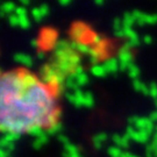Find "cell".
I'll use <instances>...</instances> for the list:
<instances>
[{"label": "cell", "instance_id": "cell-1", "mask_svg": "<svg viewBox=\"0 0 157 157\" xmlns=\"http://www.w3.org/2000/svg\"><path fill=\"white\" fill-rule=\"evenodd\" d=\"M58 117L56 94L34 73L23 69L1 73L0 130L4 134L49 128Z\"/></svg>", "mask_w": 157, "mask_h": 157}, {"label": "cell", "instance_id": "cell-2", "mask_svg": "<svg viewBox=\"0 0 157 157\" xmlns=\"http://www.w3.org/2000/svg\"><path fill=\"white\" fill-rule=\"evenodd\" d=\"M40 79L44 84L48 85L55 93V90L58 86L64 85V82H65L67 77L62 72H59L56 67L50 63V64H45V65L41 67V70H40Z\"/></svg>", "mask_w": 157, "mask_h": 157}, {"label": "cell", "instance_id": "cell-3", "mask_svg": "<svg viewBox=\"0 0 157 157\" xmlns=\"http://www.w3.org/2000/svg\"><path fill=\"white\" fill-rule=\"evenodd\" d=\"M52 56H54L52 59H62V61H67V62L72 63L76 67L79 65V55L77 54V51L71 50V49H67V50L54 49Z\"/></svg>", "mask_w": 157, "mask_h": 157}, {"label": "cell", "instance_id": "cell-4", "mask_svg": "<svg viewBox=\"0 0 157 157\" xmlns=\"http://www.w3.org/2000/svg\"><path fill=\"white\" fill-rule=\"evenodd\" d=\"M126 135H128L130 137V140H134L136 142H141V143H147L149 140L150 134L147 130H140L136 129L135 127L129 124L128 127L126 128Z\"/></svg>", "mask_w": 157, "mask_h": 157}, {"label": "cell", "instance_id": "cell-5", "mask_svg": "<svg viewBox=\"0 0 157 157\" xmlns=\"http://www.w3.org/2000/svg\"><path fill=\"white\" fill-rule=\"evenodd\" d=\"M89 33H90L89 27L82 22L75 23L71 27V30H70V35H71L72 40L73 41H78V42H82V40L85 39Z\"/></svg>", "mask_w": 157, "mask_h": 157}, {"label": "cell", "instance_id": "cell-6", "mask_svg": "<svg viewBox=\"0 0 157 157\" xmlns=\"http://www.w3.org/2000/svg\"><path fill=\"white\" fill-rule=\"evenodd\" d=\"M135 128L136 129H140V130H147L149 134L151 135L154 134V129L156 128L154 126V122H152L150 118H144V117H137L136 121H135Z\"/></svg>", "mask_w": 157, "mask_h": 157}, {"label": "cell", "instance_id": "cell-7", "mask_svg": "<svg viewBox=\"0 0 157 157\" xmlns=\"http://www.w3.org/2000/svg\"><path fill=\"white\" fill-rule=\"evenodd\" d=\"M102 65L106 69L107 72L114 73L119 69V59L115 57H108L104 61Z\"/></svg>", "mask_w": 157, "mask_h": 157}, {"label": "cell", "instance_id": "cell-8", "mask_svg": "<svg viewBox=\"0 0 157 157\" xmlns=\"http://www.w3.org/2000/svg\"><path fill=\"white\" fill-rule=\"evenodd\" d=\"M118 59L119 62H124L128 63V64L133 62V55L130 52V49H127L126 47H122L118 51Z\"/></svg>", "mask_w": 157, "mask_h": 157}, {"label": "cell", "instance_id": "cell-9", "mask_svg": "<svg viewBox=\"0 0 157 157\" xmlns=\"http://www.w3.org/2000/svg\"><path fill=\"white\" fill-rule=\"evenodd\" d=\"M14 61L17 63H21L23 65H26V67H30L33 65V59H32V57L28 56V55H26V54H23V52H17V54H14Z\"/></svg>", "mask_w": 157, "mask_h": 157}, {"label": "cell", "instance_id": "cell-10", "mask_svg": "<svg viewBox=\"0 0 157 157\" xmlns=\"http://www.w3.org/2000/svg\"><path fill=\"white\" fill-rule=\"evenodd\" d=\"M133 87H134L137 92H141V93H143L144 95L150 94V89H149V86H147L144 83H142L139 79H134V80H133Z\"/></svg>", "mask_w": 157, "mask_h": 157}, {"label": "cell", "instance_id": "cell-11", "mask_svg": "<svg viewBox=\"0 0 157 157\" xmlns=\"http://www.w3.org/2000/svg\"><path fill=\"white\" fill-rule=\"evenodd\" d=\"M91 73L97 77H104V76H106L107 71L102 64H94L91 67Z\"/></svg>", "mask_w": 157, "mask_h": 157}, {"label": "cell", "instance_id": "cell-12", "mask_svg": "<svg viewBox=\"0 0 157 157\" xmlns=\"http://www.w3.org/2000/svg\"><path fill=\"white\" fill-rule=\"evenodd\" d=\"M133 12H124V17H122V22H124V27H132V25L135 22Z\"/></svg>", "mask_w": 157, "mask_h": 157}, {"label": "cell", "instance_id": "cell-13", "mask_svg": "<svg viewBox=\"0 0 157 157\" xmlns=\"http://www.w3.org/2000/svg\"><path fill=\"white\" fill-rule=\"evenodd\" d=\"M55 49H62V50L71 49V41H67L65 39L57 40L56 42H55Z\"/></svg>", "mask_w": 157, "mask_h": 157}, {"label": "cell", "instance_id": "cell-14", "mask_svg": "<svg viewBox=\"0 0 157 157\" xmlns=\"http://www.w3.org/2000/svg\"><path fill=\"white\" fill-rule=\"evenodd\" d=\"M64 85H65V87H67V89H69V90H72V92H73V91H76L77 89H79V85H78V83H77V80H76L75 78L69 77V76H67V79H65Z\"/></svg>", "mask_w": 157, "mask_h": 157}, {"label": "cell", "instance_id": "cell-15", "mask_svg": "<svg viewBox=\"0 0 157 157\" xmlns=\"http://www.w3.org/2000/svg\"><path fill=\"white\" fill-rule=\"evenodd\" d=\"M128 76L130 77V78L133 79H137V77H139V75H140V70H139V67L135 65L134 63H129L128 65Z\"/></svg>", "mask_w": 157, "mask_h": 157}, {"label": "cell", "instance_id": "cell-16", "mask_svg": "<svg viewBox=\"0 0 157 157\" xmlns=\"http://www.w3.org/2000/svg\"><path fill=\"white\" fill-rule=\"evenodd\" d=\"M107 152H108V155L111 157H121L122 155V150H121V148L120 147H117V146H111L108 147V149H107Z\"/></svg>", "mask_w": 157, "mask_h": 157}, {"label": "cell", "instance_id": "cell-17", "mask_svg": "<svg viewBox=\"0 0 157 157\" xmlns=\"http://www.w3.org/2000/svg\"><path fill=\"white\" fill-rule=\"evenodd\" d=\"M89 55H90V61H91V62L93 63V64H97V61L99 59L101 52H100V50H99L98 48H94V47H93V48H91Z\"/></svg>", "mask_w": 157, "mask_h": 157}, {"label": "cell", "instance_id": "cell-18", "mask_svg": "<svg viewBox=\"0 0 157 157\" xmlns=\"http://www.w3.org/2000/svg\"><path fill=\"white\" fill-rule=\"evenodd\" d=\"M15 8H17V6L14 5V2H12V1H6L4 2L1 7H0V11L4 12V13H10L12 11H15Z\"/></svg>", "mask_w": 157, "mask_h": 157}, {"label": "cell", "instance_id": "cell-19", "mask_svg": "<svg viewBox=\"0 0 157 157\" xmlns=\"http://www.w3.org/2000/svg\"><path fill=\"white\" fill-rule=\"evenodd\" d=\"M124 35H126V37H128V40H137L139 39L137 33H136L132 27H124Z\"/></svg>", "mask_w": 157, "mask_h": 157}, {"label": "cell", "instance_id": "cell-20", "mask_svg": "<svg viewBox=\"0 0 157 157\" xmlns=\"http://www.w3.org/2000/svg\"><path fill=\"white\" fill-rule=\"evenodd\" d=\"M94 105V98L91 93L90 91H86L85 92V98H84V106L91 107Z\"/></svg>", "mask_w": 157, "mask_h": 157}, {"label": "cell", "instance_id": "cell-21", "mask_svg": "<svg viewBox=\"0 0 157 157\" xmlns=\"http://www.w3.org/2000/svg\"><path fill=\"white\" fill-rule=\"evenodd\" d=\"M144 14L146 13H143V12H141L140 10H134L133 11V15H134L135 20L139 22V25H143L144 22Z\"/></svg>", "mask_w": 157, "mask_h": 157}, {"label": "cell", "instance_id": "cell-22", "mask_svg": "<svg viewBox=\"0 0 157 157\" xmlns=\"http://www.w3.org/2000/svg\"><path fill=\"white\" fill-rule=\"evenodd\" d=\"M107 140V134L106 133H98L92 137V143H101Z\"/></svg>", "mask_w": 157, "mask_h": 157}, {"label": "cell", "instance_id": "cell-23", "mask_svg": "<svg viewBox=\"0 0 157 157\" xmlns=\"http://www.w3.org/2000/svg\"><path fill=\"white\" fill-rule=\"evenodd\" d=\"M20 135H21V134H19V133L11 132V133H6V134H4L2 139H5L7 142H13L14 140H17V139L20 137Z\"/></svg>", "mask_w": 157, "mask_h": 157}, {"label": "cell", "instance_id": "cell-24", "mask_svg": "<svg viewBox=\"0 0 157 157\" xmlns=\"http://www.w3.org/2000/svg\"><path fill=\"white\" fill-rule=\"evenodd\" d=\"M61 128H62V124H61V122L57 121L56 124H54L49 128H47V133L48 134H56V133H58L61 130Z\"/></svg>", "mask_w": 157, "mask_h": 157}, {"label": "cell", "instance_id": "cell-25", "mask_svg": "<svg viewBox=\"0 0 157 157\" xmlns=\"http://www.w3.org/2000/svg\"><path fill=\"white\" fill-rule=\"evenodd\" d=\"M19 26L21 27V28H28L29 26H30V21H29V19L27 15H23V17H19Z\"/></svg>", "mask_w": 157, "mask_h": 157}, {"label": "cell", "instance_id": "cell-26", "mask_svg": "<svg viewBox=\"0 0 157 157\" xmlns=\"http://www.w3.org/2000/svg\"><path fill=\"white\" fill-rule=\"evenodd\" d=\"M65 97H67V99L69 100L70 104H72V105H75V106H79L78 100H77V97L75 95L73 92H65Z\"/></svg>", "mask_w": 157, "mask_h": 157}, {"label": "cell", "instance_id": "cell-27", "mask_svg": "<svg viewBox=\"0 0 157 157\" xmlns=\"http://www.w3.org/2000/svg\"><path fill=\"white\" fill-rule=\"evenodd\" d=\"M64 151L69 152L70 155H73V154H78V148L77 146H75L72 143H67L64 146Z\"/></svg>", "mask_w": 157, "mask_h": 157}, {"label": "cell", "instance_id": "cell-28", "mask_svg": "<svg viewBox=\"0 0 157 157\" xmlns=\"http://www.w3.org/2000/svg\"><path fill=\"white\" fill-rule=\"evenodd\" d=\"M76 80H77V83H78L79 86H83V85L87 84V82H89V78H87V75L84 72V73H82V75H79V76H77Z\"/></svg>", "mask_w": 157, "mask_h": 157}, {"label": "cell", "instance_id": "cell-29", "mask_svg": "<svg viewBox=\"0 0 157 157\" xmlns=\"http://www.w3.org/2000/svg\"><path fill=\"white\" fill-rule=\"evenodd\" d=\"M32 15H33V17L35 19V21H40V20L42 19V17H43L39 7H33V8H32Z\"/></svg>", "mask_w": 157, "mask_h": 157}, {"label": "cell", "instance_id": "cell-30", "mask_svg": "<svg viewBox=\"0 0 157 157\" xmlns=\"http://www.w3.org/2000/svg\"><path fill=\"white\" fill-rule=\"evenodd\" d=\"M113 28H114V30H119V29L124 28V22L121 20V17H115L113 20Z\"/></svg>", "mask_w": 157, "mask_h": 157}, {"label": "cell", "instance_id": "cell-31", "mask_svg": "<svg viewBox=\"0 0 157 157\" xmlns=\"http://www.w3.org/2000/svg\"><path fill=\"white\" fill-rule=\"evenodd\" d=\"M140 44V40H127V42L124 44V47H126L127 49H130V48H134V47H137Z\"/></svg>", "mask_w": 157, "mask_h": 157}, {"label": "cell", "instance_id": "cell-32", "mask_svg": "<svg viewBox=\"0 0 157 157\" xmlns=\"http://www.w3.org/2000/svg\"><path fill=\"white\" fill-rule=\"evenodd\" d=\"M43 132H44V130H43V128H41V127H33V128L29 129L28 134L33 135V136H35V137H37V136L42 134Z\"/></svg>", "mask_w": 157, "mask_h": 157}, {"label": "cell", "instance_id": "cell-33", "mask_svg": "<svg viewBox=\"0 0 157 157\" xmlns=\"http://www.w3.org/2000/svg\"><path fill=\"white\" fill-rule=\"evenodd\" d=\"M144 22L146 23L157 22V14H144Z\"/></svg>", "mask_w": 157, "mask_h": 157}, {"label": "cell", "instance_id": "cell-34", "mask_svg": "<svg viewBox=\"0 0 157 157\" xmlns=\"http://www.w3.org/2000/svg\"><path fill=\"white\" fill-rule=\"evenodd\" d=\"M8 22L11 23L12 26H19V17L17 14H8Z\"/></svg>", "mask_w": 157, "mask_h": 157}, {"label": "cell", "instance_id": "cell-35", "mask_svg": "<svg viewBox=\"0 0 157 157\" xmlns=\"http://www.w3.org/2000/svg\"><path fill=\"white\" fill-rule=\"evenodd\" d=\"M35 140L37 141L39 143H41V144H44V143H47V141H48V133L44 130L41 135H39L37 137H35Z\"/></svg>", "mask_w": 157, "mask_h": 157}, {"label": "cell", "instance_id": "cell-36", "mask_svg": "<svg viewBox=\"0 0 157 157\" xmlns=\"http://www.w3.org/2000/svg\"><path fill=\"white\" fill-rule=\"evenodd\" d=\"M149 89H150V95L154 99H157V84L155 82H151L149 84Z\"/></svg>", "mask_w": 157, "mask_h": 157}, {"label": "cell", "instance_id": "cell-37", "mask_svg": "<svg viewBox=\"0 0 157 157\" xmlns=\"http://www.w3.org/2000/svg\"><path fill=\"white\" fill-rule=\"evenodd\" d=\"M91 41L94 42V43H97V44H101V43H102V37H101L99 34L93 33L92 35H91Z\"/></svg>", "mask_w": 157, "mask_h": 157}, {"label": "cell", "instance_id": "cell-38", "mask_svg": "<svg viewBox=\"0 0 157 157\" xmlns=\"http://www.w3.org/2000/svg\"><path fill=\"white\" fill-rule=\"evenodd\" d=\"M26 12H27L26 11V8L21 5V6H17V8H15L14 13L17 14V17H23V15H26Z\"/></svg>", "mask_w": 157, "mask_h": 157}, {"label": "cell", "instance_id": "cell-39", "mask_svg": "<svg viewBox=\"0 0 157 157\" xmlns=\"http://www.w3.org/2000/svg\"><path fill=\"white\" fill-rule=\"evenodd\" d=\"M112 140H113V142L115 143V146L120 147V148H121V141H122V136H121V135L114 134L112 136Z\"/></svg>", "mask_w": 157, "mask_h": 157}, {"label": "cell", "instance_id": "cell-40", "mask_svg": "<svg viewBox=\"0 0 157 157\" xmlns=\"http://www.w3.org/2000/svg\"><path fill=\"white\" fill-rule=\"evenodd\" d=\"M129 142H130V137L128 135H122V141H121V148H128Z\"/></svg>", "mask_w": 157, "mask_h": 157}, {"label": "cell", "instance_id": "cell-41", "mask_svg": "<svg viewBox=\"0 0 157 157\" xmlns=\"http://www.w3.org/2000/svg\"><path fill=\"white\" fill-rule=\"evenodd\" d=\"M39 8H40V11H41V13H42V15H43V17L49 13V6L47 5V4H41V5L39 6Z\"/></svg>", "mask_w": 157, "mask_h": 157}, {"label": "cell", "instance_id": "cell-42", "mask_svg": "<svg viewBox=\"0 0 157 157\" xmlns=\"http://www.w3.org/2000/svg\"><path fill=\"white\" fill-rule=\"evenodd\" d=\"M58 140L61 141L64 146H65V144H67V143H70V141H69V139H67L65 135L59 134V135H58Z\"/></svg>", "mask_w": 157, "mask_h": 157}, {"label": "cell", "instance_id": "cell-43", "mask_svg": "<svg viewBox=\"0 0 157 157\" xmlns=\"http://www.w3.org/2000/svg\"><path fill=\"white\" fill-rule=\"evenodd\" d=\"M114 35L117 36V37H126V35H124V28L122 29H119V30H114Z\"/></svg>", "mask_w": 157, "mask_h": 157}, {"label": "cell", "instance_id": "cell-44", "mask_svg": "<svg viewBox=\"0 0 157 157\" xmlns=\"http://www.w3.org/2000/svg\"><path fill=\"white\" fill-rule=\"evenodd\" d=\"M1 149H5L6 151H8V152L12 151V150L14 149V143H13V142H8V143H7L4 148H1Z\"/></svg>", "mask_w": 157, "mask_h": 157}, {"label": "cell", "instance_id": "cell-45", "mask_svg": "<svg viewBox=\"0 0 157 157\" xmlns=\"http://www.w3.org/2000/svg\"><path fill=\"white\" fill-rule=\"evenodd\" d=\"M149 118H150V120H151L152 122H154V121H157V109H156V111H154V112L150 113Z\"/></svg>", "mask_w": 157, "mask_h": 157}, {"label": "cell", "instance_id": "cell-46", "mask_svg": "<svg viewBox=\"0 0 157 157\" xmlns=\"http://www.w3.org/2000/svg\"><path fill=\"white\" fill-rule=\"evenodd\" d=\"M151 41H152V39L150 35H144V36H143V42H144V43H148V44H149V43H151Z\"/></svg>", "mask_w": 157, "mask_h": 157}, {"label": "cell", "instance_id": "cell-47", "mask_svg": "<svg viewBox=\"0 0 157 157\" xmlns=\"http://www.w3.org/2000/svg\"><path fill=\"white\" fill-rule=\"evenodd\" d=\"M0 157H10V152L6 151L5 149H0Z\"/></svg>", "mask_w": 157, "mask_h": 157}, {"label": "cell", "instance_id": "cell-48", "mask_svg": "<svg viewBox=\"0 0 157 157\" xmlns=\"http://www.w3.org/2000/svg\"><path fill=\"white\" fill-rule=\"evenodd\" d=\"M30 44L33 45V47H37V45H39V41H37V40H32V41H30Z\"/></svg>", "mask_w": 157, "mask_h": 157}, {"label": "cell", "instance_id": "cell-49", "mask_svg": "<svg viewBox=\"0 0 157 157\" xmlns=\"http://www.w3.org/2000/svg\"><path fill=\"white\" fill-rule=\"evenodd\" d=\"M37 57H39L40 59L44 58V52H43V51H39V52H37Z\"/></svg>", "mask_w": 157, "mask_h": 157}, {"label": "cell", "instance_id": "cell-50", "mask_svg": "<svg viewBox=\"0 0 157 157\" xmlns=\"http://www.w3.org/2000/svg\"><path fill=\"white\" fill-rule=\"evenodd\" d=\"M58 2H59L61 5H67V4L70 2V0H59Z\"/></svg>", "mask_w": 157, "mask_h": 157}, {"label": "cell", "instance_id": "cell-51", "mask_svg": "<svg viewBox=\"0 0 157 157\" xmlns=\"http://www.w3.org/2000/svg\"><path fill=\"white\" fill-rule=\"evenodd\" d=\"M130 156H132V154H129V152H127V151H124L122 155H121V157H130Z\"/></svg>", "mask_w": 157, "mask_h": 157}, {"label": "cell", "instance_id": "cell-52", "mask_svg": "<svg viewBox=\"0 0 157 157\" xmlns=\"http://www.w3.org/2000/svg\"><path fill=\"white\" fill-rule=\"evenodd\" d=\"M94 4H97V5H102L104 4V0H94Z\"/></svg>", "mask_w": 157, "mask_h": 157}, {"label": "cell", "instance_id": "cell-53", "mask_svg": "<svg viewBox=\"0 0 157 157\" xmlns=\"http://www.w3.org/2000/svg\"><path fill=\"white\" fill-rule=\"evenodd\" d=\"M21 4H22V5H28L29 0H21Z\"/></svg>", "mask_w": 157, "mask_h": 157}, {"label": "cell", "instance_id": "cell-54", "mask_svg": "<svg viewBox=\"0 0 157 157\" xmlns=\"http://www.w3.org/2000/svg\"><path fill=\"white\" fill-rule=\"evenodd\" d=\"M70 157H80L79 154H73V155H70Z\"/></svg>", "mask_w": 157, "mask_h": 157}, {"label": "cell", "instance_id": "cell-55", "mask_svg": "<svg viewBox=\"0 0 157 157\" xmlns=\"http://www.w3.org/2000/svg\"><path fill=\"white\" fill-rule=\"evenodd\" d=\"M154 102H155V106L157 107V99H154Z\"/></svg>", "mask_w": 157, "mask_h": 157}, {"label": "cell", "instance_id": "cell-56", "mask_svg": "<svg viewBox=\"0 0 157 157\" xmlns=\"http://www.w3.org/2000/svg\"><path fill=\"white\" fill-rule=\"evenodd\" d=\"M155 157H157V147H156V151H155Z\"/></svg>", "mask_w": 157, "mask_h": 157}, {"label": "cell", "instance_id": "cell-57", "mask_svg": "<svg viewBox=\"0 0 157 157\" xmlns=\"http://www.w3.org/2000/svg\"><path fill=\"white\" fill-rule=\"evenodd\" d=\"M130 157H137V156H134V155H132V156H130Z\"/></svg>", "mask_w": 157, "mask_h": 157}]
</instances>
